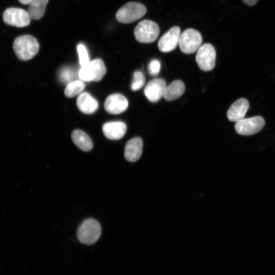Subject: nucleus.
<instances>
[{
  "instance_id": "obj_22",
  "label": "nucleus",
  "mask_w": 275,
  "mask_h": 275,
  "mask_svg": "<svg viewBox=\"0 0 275 275\" xmlns=\"http://www.w3.org/2000/svg\"><path fill=\"white\" fill-rule=\"evenodd\" d=\"M145 82V77L143 73L140 71H136L133 73L131 89L133 91L139 90L142 88Z\"/></svg>"
},
{
  "instance_id": "obj_5",
  "label": "nucleus",
  "mask_w": 275,
  "mask_h": 275,
  "mask_svg": "<svg viewBox=\"0 0 275 275\" xmlns=\"http://www.w3.org/2000/svg\"><path fill=\"white\" fill-rule=\"evenodd\" d=\"M105 73L106 68L103 62L100 59H96L81 67L78 71V77L82 81H98Z\"/></svg>"
},
{
  "instance_id": "obj_25",
  "label": "nucleus",
  "mask_w": 275,
  "mask_h": 275,
  "mask_svg": "<svg viewBox=\"0 0 275 275\" xmlns=\"http://www.w3.org/2000/svg\"><path fill=\"white\" fill-rule=\"evenodd\" d=\"M242 1L246 5L252 6L254 5L258 0H242Z\"/></svg>"
},
{
  "instance_id": "obj_8",
  "label": "nucleus",
  "mask_w": 275,
  "mask_h": 275,
  "mask_svg": "<svg viewBox=\"0 0 275 275\" xmlns=\"http://www.w3.org/2000/svg\"><path fill=\"white\" fill-rule=\"evenodd\" d=\"M4 22L7 25L22 28L29 25L31 17L24 9L11 7L6 9L3 14Z\"/></svg>"
},
{
  "instance_id": "obj_3",
  "label": "nucleus",
  "mask_w": 275,
  "mask_h": 275,
  "mask_svg": "<svg viewBox=\"0 0 275 275\" xmlns=\"http://www.w3.org/2000/svg\"><path fill=\"white\" fill-rule=\"evenodd\" d=\"M160 29L158 25L150 20L140 21L135 27L133 33L136 41L143 43L155 41L159 36Z\"/></svg>"
},
{
  "instance_id": "obj_7",
  "label": "nucleus",
  "mask_w": 275,
  "mask_h": 275,
  "mask_svg": "<svg viewBox=\"0 0 275 275\" xmlns=\"http://www.w3.org/2000/svg\"><path fill=\"white\" fill-rule=\"evenodd\" d=\"M216 51L210 43L201 45L197 50L196 61L201 70L204 71L212 70L215 65Z\"/></svg>"
},
{
  "instance_id": "obj_24",
  "label": "nucleus",
  "mask_w": 275,
  "mask_h": 275,
  "mask_svg": "<svg viewBox=\"0 0 275 275\" xmlns=\"http://www.w3.org/2000/svg\"><path fill=\"white\" fill-rule=\"evenodd\" d=\"M160 69V63L157 59L152 60L148 64V71L151 76L158 74Z\"/></svg>"
},
{
  "instance_id": "obj_18",
  "label": "nucleus",
  "mask_w": 275,
  "mask_h": 275,
  "mask_svg": "<svg viewBox=\"0 0 275 275\" xmlns=\"http://www.w3.org/2000/svg\"><path fill=\"white\" fill-rule=\"evenodd\" d=\"M71 139L74 144L84 151H89L93 148V143L91 138L81 130H74L72 132Z\"/></svg>"
},
{
  "instance_id": "obj_12",
  "label": "nucleus",
  "mask_w": 275,
  "mask_h": 275,
  "mask_svg": "<svg viewBox=\"0 0 275 275\" xmlns=\"http://www.w3.org/2000/svg\"><path fill=\"white\" fill-rule=\"evenodd\" d=\"M166 87L163 79L154 78L146 86L144 89L145 95L150 101L156 102L163 96Z\"/></svg>"
},
{
  "instance_id": "obj_19",
  "label": "nucleus",
  "mask_w": 275,
  "mask_h": 275,
  "mask_svg": "<svg viewBox=\"0 0 275 275\" xmlns=\"http://www.w3.org/2000/svg\"><path fill=\"white\" fill-rule=\"evenodd\" d=\"M48 0H33L28 8V12L31 18L38 20L41 18L44 14L45 7Z\"/></svg>"
},
{
  "instance_id": "obj_17",
  "label": "nucleus",
  "mask_w": 275,
  "mask_h": 275,
  "mask_svg": "<svg viewBox=\"0 0 275 275\" xmlns=\"http://www.w3.org/2000/svg\"><path fill=\"white\" fill-rule=\"evenodd\" d=\"M185 91V85L180 80H175L167 86L163 98L167 101H172L181 96Z\"/></svg>"
},
{
  "instance_id": "obj_6",
  "label": "nucleus",
  "mask_w": 275,
  "mask_h": 275,
  "mask_svg": "<svg viewBox=\"0 0 275 275\" xmlns=\"http://www.w3.org/2000/svg\"><path fill=\"white\" fill-rule=\"evenodd\" d=\"M202 37L197 30L187 29L180 35L178 45L180 50L185 54H191L202 45Z\"/></svg>"
},
{
  "instance_id": "obj_11",
  "label": "nucleus",
  "mask_w": 275,
  "mask_h": 275,
  "mask_svg": "<svg viewBox=\"0 0 275 275\" xmlns=\"http://www.w3.org/2000/svg\"><path fill=\"white\" fill-rule=\"evenodd\" d=\"M128 106V101L123 95L115 93L110 95L105 100L104 107L107 112L117 115L125 111Z\"/></svg>"
},
{
  "instance_id": "obj_13",
  "label": "nucleus",
  "mask_w": 275,
  "mask_h": 275,
  "mask_svg": "<svg viewBox=\"0 0 275 275\" xmlns=\"http://www.w3.org/2000/svg\"><path fill=\"white\" fill-rule=\"evenodd\" d=\"M249 108L248 101L244 98H239L230 106L227 112V118L232 122H237L242 120L244 118Z\"/></svg>"
},
{
  "instance_id": "obj_14",
  "label": "nucleus",
  "mask_w": 275,
  "mask_h": 275,
  "mask_svg": "<svg viewBox=\"0 0 275 275\" xmlns=\"http://www.w3.org/2000/svg\"><path fill=\"white\" fill-rule=\"evenodd\" d=\"M127 130L126 125L122 121H111L104 123L102 131L108 139L118 140L121 139Z\"/></svg>"
},
{
  "instance_id": "obj_2",
  "label": "nucleus",
  "mask_w": 275,
  "mask_h": 275,
  "mask_svg": "<svg viewBox=\"0 0 275 275\" xmlns=\"http://www.w3.org/2000/svg\"><path fill=\"white\" fill-rule=\"evenodd\" d=\"M146 12V7L142 3L129 2L118 10L116 17L121 23H129L142 18L145 15Z\"/></svg>"
},
{
  "instance_id": "obj_10",
  "label": "nucleus",
  "mask_w": 275,
  "mask_h": 275,
  "mask_svg": "<svg viewBox=\"0 0 275 275\" xmlns=\"http://www.w3.org/2000/svg\"><path fill=\"white\" fill-rule=\"evenodd\" d=\"M181 35L180 28L174 26L166 32L158 42V47L163 52H168L174 50L179 44Z\"/></svg>"
},
{
  "instance_id": "obj_4",
  "label": "nucleus",
  "mask_w": 275,
  "mask_h": 275,
  "mask_svg": "<svg viewBox=\"0 0 275 275\" xmlns=\"http://www.w3.org/2000/svg\"><path fill=\"white\" fill-rule=\"evenodd\" d=\"M101 235V227L95 219L88 218L79 226L77 232V238L82 243L90 245L96 242Z\"/></svg>"
},
{
  "instance_id": "obj_9",
  "label": "nucleus",
  "mask_w": 275,
  "mask_h": 275,
  "mask_svg": "<svg viewBox=\"0 0 275 275\" xmlns=\"http://www.w3.org/2000/svg\"><path fill=\"white\" fill-rule=\"evenodd\" d=\"M265 121L263 117L257 116L245 118L236 122L235 129L242 135H250L259 132L264 127Z\"/></svg>"
},
{
  "instance_id": "obj_1",
  "label": "nucleus",
  "mask_w": 275,
  "mask_h": 275,
  "mask_svg": "<svg viewBox=\"0 0 275 275\" xmlns=\"http://www.w3.org/2000/svg\"><path fill=\"white\" fill-rule=\"evenodd\" d=\"M13 48L19 60L28 61L37 54L39 50V44L32 36L24 35L15 38Z\"/></svg>"
},
{
  "instance_id": "obj_26",
  "label": "nucleus",
  "mask_w": 275,
  "mask_h": 275,
  "mask_svg": "<svg viewBox=\"0 0 275 275\" xmlns=\"http://www.w3.org/2000/svg\"><path fill=\"white\" fill-rule=\"evenodd\" d=\"M33 0H18L23 5H29Z\"/></svg>"
},
{
  "instance_id": "obj_23",
  "label": "nucleus",
  "mask_w": 275,
  "mask_h": 275,
  "mask_svg": "<svg viewBox=\"0 0 275 275\" xmlns=\"http://www.w3.org/2000/svg\"><path fill=\"white\" fill-rule=\"evenodd\" d=\"M77 50L79 57V64L81 67H82L90 62L88 51L85 46L82 44H79L77 45Z\"/></svg>"
},
{
  "instance_id": "obj_21",
  "label": "nucleus",
  "mask_w": 275,
  "mask_h": 275,
  "mask_svg": "<svg viewBox=\"0 0 275 275\" xmlns=\"http://www.w3.org/2000/svg\"><path fill=\"white\" fill-rule=\"evenodd\" d=\"M77 74H78V72L77 73L75 68L72 67L65 66L60 70L59 77L61 82L68 84L75 80L74 79L77 77Z\"/></svg>"
},
{
  "instance_id": "obj_20",
  "label": "nucleus",
  "mask_w": 275,
  "mask_h": 275,
  "mask_svg": "<svg viewBox=\"0 0 275 275\" xmlns=\"http://www.w3.org/2000/svg\"><path fill=\"white\" fill-rule=\"evenodd\" d=\"M85 87L82 80H76L68 84L65 88L64 94L67 97H73L80 93Z\"/></svg>"
},
{
  "instance_id": "obj_16",
  "label": "nucleus",
  "mask_w": 275,
  "mask_h": 275,
  "mask_svg": "<svg viewBox=\"0 0 275 275\" xmlns=\"http://www.w3.org/2000/svg\"><path fill=\"white\" fill-rule=\"evenodd\" d=\"M76 105L79 110L86 114L95 113L98 107L97 101L86 92L79 94L76 100Z\"/></svg>"
},
{
  "instance_id": "obj_15",
  "label": "nucleus",
  "mask_w": 275,
  "mask_h": 275,
  "mask_svg": "<svg viewBox=\"0 0 275 275\" xmlns=\"http://www.w3.org/2000/svg\"><path fill=\"white\" fill-rule=\"evenodd\" d=\"M143 150V141L140 137L129 140L125 147L124 157L130 162H135L141 157Z\"/></svg>"
}]
</instances>
